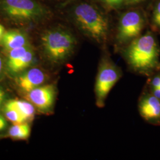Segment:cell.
Listing matches in <instances>:
<instances>
[{
	"label": "cell",
	"instance_id": "1",
	"mask_svg": "<svg viewBox=\"0 0 160 160\" xmlns=\"http://www.w3.org/2000/svg\"><path fill=\"white\" fill-rule=\"evenodd\" d=\"M122 49L123 57L132 72L150 75L160 69V48L151 32L140 35Z\"/></svg>",
	"mask_w": 160,
	"mask_h": 160
},
{
	"label": "cell",
	"instance_id": "2",
	"mask_svg": "<svg viewBox=\"0 0 160 160\" xmlns=\"http://www.w3.org/2000/svg\"><path fill=\"white\" fill-rule=\"evenodd\" d=\"M71 16L83 36L98 45L106 46L110 34L109 20L98 7L81 1L72 8Z\"/></svg>",
	"mask_w": 160,
	"mask_h": 160
},
{
	"label": "cell",
	"instance_id": "3",
	"mask_svg": "<svg viewBox=\"0 0 160 160\" xmlns=\"http://www.w3.org/2000/svg\"><path fill=\"white\" fill-rule=\"evenodd\" d=\"M40 40L45 57L54 65L62 64L68 60L78 44L74 33L62 26L46 30L42 34Z\"/></svg>",
	"mask_w": 160,
	"mask_h": 160
},
{
	"label": "cell",
	"instance_id": "4",
	"mask_svg": "<svg viewBox=\"0 0 160 160\" xmlns=\"http://www.w3.org/2000/svg\"><path fill=\"white\" fill-rule=\"evenodd\" d=\"M122 77V71L107 52H104L100 59L94 85L96 104L104 107L109 92Z\"/></svg>",
	"mask_w": 160,
	"mask_h": 160
},
{
	"label": "cell",
	"instance_id": "5",
	"mask_svg": "<svg viewBox=\"0 0 160 160\" xmlns=\"http://www.w3.org/2000/svg\"><path fill=\"white\" fill-rule=\"evenodd\" d=\"M0 10L18 22L39 21L50 15L49 10L36 0H0Z\"/></svg>",
	"mask_w": 160,
	"mask_h": 160
},
{
	"label": "cell",
	"instance_id": "6",
	"mask_svg": "<svg viewBox=\"0 0 160 160\" xmlns=\"http://www.w3.org/2000/svg\"><path fill=\"white\" fill-rule=\"evenodd\" d=\"M145 26V19L142 12L138 9H132L123 12L117 24L115 34L116 44L123 48L141 35Z\"/></svg>",
	"mask_w": 160,
	"mask_h": 160
},
{
	"label": "cell",
	"instance_id": "7",
	"mask_svg": "<svg viewBox=\"0 0 160 160\" xmlns=\"http://www.w3.org/2000/svg\"><path fill=\"white\" fill-rule=\"evenodd\" d=\"M57 95L56 87L53 84L39 86L28 94L29 100L43 112L52 109Z\"/></svg>",
	"mask_w": 160,
	"mask_h": 160
},
{
	"label": "cell",
	"instance_id": "8",
	"mask_svg": "<svg viewBox=\"0 0 160 160\" xmlns=\"http://www.w3.org/2000/svg\"><path fill=\"white\" fill-rule=\"evenodd\" d=\"M139 114L152 125H160V100L151 92H143L138 102Z\"/></svg>",
	"mask_w": 160,
	"mask_h": 160
},
{
	"label": "cell",
	"instance_id": "9",
	"mask_svg": "<svg viewBox=\"0 0 160 160\" xmlns=\"http://www.w3.org/2000/svg\"><path fill=\"white\" fill-rule=\"evenodd\" d=\"M46 74L40 69L33 68L17 78L18 86L24 92H29L43 84L46 81Z\"/></svg>",
	"mask_w": 160,
	"mask_h": 160
},
{
	"label": "cell",
	"instance_id": "10",
	"mask_svg": "<svg viewBox=\"0 0 160 160\" xmlns=\"http://www.w3.org/2000/svg\"><path fill=\"white\" fill-rule=\"evenodd\" d=\"M0 42L7 51L29 45L27 36L18 30L6 32Z\"/></svg>",
	"mask_w": 160,
	"mask_h": 160
},
{
	"label": "cell",
	"instance_id": "11",
	"mask_svg": "<svg viewBox=\"0 0 160 160\" xmlns=\"http://www.w3.org/2000/svg\"><path fill=\"white\" fill-rule=\"evenodd\" d=\"M6 103L17 109L25 121L33 119L35 110L34 106L31 103L18 100H10Z\"/></svg>",
	"mask_w": 160,
	"mask_h": 160
},
{
	"label": "cell",
	"instance_id": "12",
	"mask_svg": "<svg viewBox=\"0 0 160 160\" xmlns=\"http://www.w3.org/2000/svg\"><path fill=\"white\" fill-rule=\"evenodd\" d=\"M30 133V128L25 123H15L12 126L8 134L10 137L16 139H26L28 138Z\"/></svg>",
	"mask_w": 160,
	"mask_h": 160
},
{
	"label": "cell",
	"instance_id": "13",
	"mask_svg": "<svg viewBox=\"0 0 160 160\" xmlns=\"http://www.w3.org/2000/svg\"><path fill=\"white\" fill-rule=\"evenodd\" d=\"M34 58V53L30 48L26 53L21 58L17 63L10 71L12 72H19L28 68L33 62Z\"/></svg>",
	"mask_w": 160,
	"mask_h": 160
},
{
	"label": "cell",
	"instance_id": "14",
	"mask_svg": "<svg viewBox=\"0 0 160 160\" xmlns=\"http://www.w3.org/2000/svg\"><path fill=\"white\" fill-rule=\"evenodd\" d=\"M30 48V46L28 45L12 49L8 51V59H7V67L9 70L14 67V65L17 63L18 60L26 53V52Z\"/></svg>",
	"mask_w": 160,
	"mask_h": 160
},
{
	"label": "cell",
	"instance_id": "15",
	"mask_svg": "<svg viewBox=\"0 0 160 160\" xmlns=\"http://www.w3.org/2000/svg\"><path fill=\"white\" fill-rule=\"evenodd\" d=\"M4 112L7 118L14 124L21 123L25 121L22 115L17 109L7 103L4 107Z\"/></svg>",
	"mask_w": 160,
	"mask_h": 160
},
{
	"label": "cell",
	"instance_id": "16",
	"mask_svg": "<svg viewBox=\"0 0 160 160\" xmlns=\"http://www.w3.org/2000/svg\"><path fill=\"white\" fill-rule=\"evenodd\" d=\"M152 24L155 30H160V0L155 6L152 18Z\"/></svg>",
	"mask_w": 160,
	"mask_h": 160
},
{
	"label": "cell",
	"instance_id": "17",
	"mask_svg": "<svg viewBox=\"0 0 160 160\" xmlns=\"http://www.w3.org/2000/svg\"><path fill=\"white\" fill-rule=\"evenodd\" d=\"M125 0H101V2L109 9H117L124 5Z\"/></svg>",
	"mask_w": 160,
	"mask_h": 160
},
{
	"label": "cell",
	"instance_id": "18",
	"mask_svg": "<svg viewBox=\"0 0 160 160\" xmlns=\"http://www.w3.org/2000/svg\"><path fill=\"white\" fill-rule=\"evenodd\" d=\"M149 84L151 89L160 87V75H157L149 81Z\"/></svg>",
	"mask_w": 160,
	"mask_h": 160
},
{
	"label": "cell",
	"instance_id": "19",
	"mask_svg": "<svg viewBox=\"0 0 160 160\" xmlns=\"http://www.w3.org/2000/svg\"><path fill=\"white\" fill-rule=\"evenodd\" d=\"M144 0H125L124 2V6L130 7V6H133L139 4L141 2L143 1Z\"/></svg>",
	"mask_w": 160,
	"mask_h": 160
},
{
	"label": "cell",
	"instance_id": "20",
	"mask_svg": "<svg viewBox=\"0 0 160 160\" xmlns=\"http://www.w3.org/2000/svg\"><path fill=\"white\" fill-rule=\"evenodd\" d=\"M151 92L157 97L159 100H160V87L158 88H155L151 89Z\"/></svg>",
	"mask_w": 160,
	"mask_h": 160
},
{
	"label": "cell",
	"instance_id": "21",
	"mask_svg": "<svg viewBox=\"0 0 160 160\" xmlns=\"http://www.w3.org/2000/svg\"><path fill=\"white\" fill-rule=\"evenodd\" d=\"M6 125H7V123L5 119H1L0 120V131H2V129H4L6 128Z\"/></svg>",
	"mask_w": 160,
	"mask_h": 160
},
{
	"label": "cell",
	"instance_id": "22",
	"mask_svg": "<svg viewBox=\"0 0 160 160\" xmlns=\"http://www.w3.org/2000/svg\"><path fill=\"white\" fill-rule=\"evenodd\" d=\"M4 96H5V92L0 88V108H1V106L3 102Z\"/></svg>",
	"mask_w": 160,
	"mask_h": 160
},
{
	"label": "cell",
	"instance_id": "23",
	"mask_svg": "<svg viewBox=\"0 0 160 160\" xmlns=\"http://www.w3.org/2000/svg\"><path fill=\"white\" fill-rule=\"evenodd\" d=\"M6 32L5 31V28H4V26L1 24H0V41L1 40L3 35L4 34V33Z\"/></svg>",
	"mask_w": 160,
	"mask_h": 160
},
{
	"label": "cell",
	"instance_id": "24",
	"mask_svg": "<svg viewBox=\"0 0 160 160\" xmlns=\"http://www.w3.org/2000/svg\"><path fill=\"white\" fill-rule=\"evenodd\" d=\"M2 69V61L1 58L0 57V73L1 72Z\"/></svg>",
	"mask_w": 160,
	"mask_h": 160
},
{
	"label": "cell",
	"instance_id": "25",
	"mask_svg": "<svg viewBox=\"0 0 160 160\" xmlns=\"http://www.w3.org/2000/svg\"><path fill=\"white\" fill-rule=\"evenodd\" d=\"M75 0H68L67 2H66V4H68L69 2H73V1H74Z\"/></svg>",
	"mask_w": 160,
	"mask_h": 160
}]
</instances>
